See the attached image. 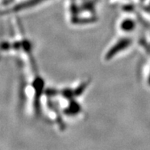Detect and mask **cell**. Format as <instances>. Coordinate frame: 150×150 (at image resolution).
<instances>
[{"instance_id":"6da1fadb","label":"cell","mask_w":150,"mask_h":150,"mask_svg":"<svg viewBox=\"0 0 150 150\" xmlns=\"http://www.w3.org/2000/svg\"><path fill=\"white\" fill-rule=\"evenodd\" d=\"M32 87L34 89V110L36 114L41 112V99L45 93V81L41 76L37 75L32 81Z\"/></svg>"},{"instance_id":"7a4b0ae2","label":"cell","mask_w":150,"mask_h":150,"mask_svg":"<svg viewBox=\"0 0 150 150\" xmlns=\"http://www.w3.org/2000/svg\"><path fill=\"white\" fill-rule=\"evenodd\" d=\"M131 44H132V39L130 38L125 37L120 38L107 51L105 54V60H107V61L112 60L115 56L117 55L121 52H123L127 49L130 46Z\"/></svg>"},{"instance_id":"3957f363","label":"cell","mask_w":150,"mask_h":150,"mask_svg":"<svg viewBox=\"0 0 150 150\" xmlns=\"http://www.w3.org/2000/svg\"><path fill=\"white\" fill-rule=\"evenodd\" d=\"M81 105L75 99L69 100L67 107L63 110L64 114L67 117H75L81 112Z\"/></svg>"},{"instance_id":"277c9868","label":"cell","mask_w":150,"mask_h":150,"mask_svg":"<svg viewBox=\"0 0 150 150\" xmlns=\"http://www.w3.org/2000/svg\"><path fill=\"white\" fill-rule=\"evenodd\" d=\"M45 0H26L25 2H21L19 4L16 5L14 7H12L11 9L9 10L10 12H19L24 11V10L28 9L29 8H32L34 6H38L40 4L41 2H44Z\"/></svg>"},{"instance_id":"5b68a950","label":"cell","mask_w":150,"mask_h":150,"mask_svg":"<svg viewBox=\"0 0 150 150\" xmlns=\"http://www.w3.org/2000/svg\"><path fill=\"white\" fill-rule=\"evenodd\" d=\"M136 22L132 18H126L120 22V28L123 32L128 33V32H132L136 28Z\"/></svg>"},{"instance_id":"8992f818","label":"cell","mask_w":150,"mask_h":150,"mask_svg":"<svg viewBox=\"0 0 150 150\" xmlns=\"http://www.w3.org/2000/svg\"><path fill=\"white\" fill-rule=\"evenodd\" d=\"M60 94L63 98L66 99L68 101L72 100V99H74L75 97L74 91L71 89V88H64V89L61 90L60 91Z\"/></svg>"},{"instance_id":"52a82bcc","label":"cell","mask_w":150,"mask_h":150,"mask_svg":"<svg viewBox=\"0 0 150 150\" xmlns=\"http://www.w3.org/2000/svg\"><path fill=\"white\" fill-rule=\"evenodd\" d=\"M21 42H22V50H23L24 52L28 54H32V43L28 39H25V38L21 41Z\"/></svg>"},{"instance_id":"ba28073f","label":"cell","mask_w":150,"mask_h":150,"mask_svg":"<svg viewBox=\"0 0 150 150\" xmlns=\"http://www.w3.org/2000/svg\"><path fill=\"white\" fill-rule=\"evenodd\" d=\"M81 11H87V12H90L91 13H93L94 12L95 8L94 5H93V1H87L86 2H84L82 6H81Z\"/></svg>"},{"instance_id":"9c48e42d","label":"cell","mask_w":150,"mask_h":150,"mask_svg":"<svg viewBox=\"0 0 150 150\" xmlns=\"http://www.w3.org/2000/svg\"><path fill=\"white\" fill-rule=\"evenodd\" d=\"M89 83L88 82H83V83H81V85H79L77 88H75L74 91V94L75 97H77V96H81L82 93H83V91H85V89L87 88V87L88 86Z\"/></svg>"},{"instance_id":"30bf717a","label":"cell","mask_w":150,"mask_h":150,"mask_svg":"<svg viewBox=\"0 0 150 150\" xmlns=\"http://www.w3.org/2000/svg\"><path fill=\"white\" fill-rule=\"evenodd\" d=\"M60 93V91L54 89V88H48V89L45 91V94L49 98H52L53 97H55L57 95Z\"/></svg>"},{"instance_id":"8fae6325","label":"cell","mask_w":150,"mask_h":150,"mask_svg":"<svg viewBox=\"0 0 150 150\" xmlns=\"http://www.w3.org/2000/svg\"><path fill=\"white\" fill-rule=\"evenodd\" d=\"M12 48V44L8 42H3L2 43V51H8Z\"/></svg>"},{"instance_id":"7c38bea8","label":"cell","mask_w":150,"mask_h":150,"mask_svg":"<svg viewBox=\"0 0 150 150\" xmlns=\"http://www.w3.org/2000/svg\"><path fill=\"white\" fill-rule=\"evenodd\" d=\"M144 10L146 11V12H148V13H150V4L148 6H146L144 8Z\"/></svg>"},{"instance_id":"4fadbf2b","label":"cell","mask_w":150,"mask_h":150,"mask_svg":"<svg viewBox=\"0 0 150 150\" xmlns=\"http://www.w3.org/2000/svg\"><path fill=\"white\" fill-rule=\"evenodd\" d=\"M148 83H149V85L150 86V74H149V77H148Z\"/></svg>"}]
</instances>
